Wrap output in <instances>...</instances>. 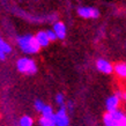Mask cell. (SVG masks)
Returning a JSON list of instances; mask_svg holds the SVG:
<instances>
[{"mask_svg": "<svg viewBox=\"0 0 126 126\" xmlns=\"http://www.w3.org/2000/svg\"><path fill=\"white\" fill-rule=\"evenodd\" d=\"M17 44H19L20 49L27 54L37 53L39 49H41V46L38 45L36 38L31 35H24V36L17 37Z\"/></svg>", "mask_w": 126, "mask_h": 126, "instance_id": "6da1fadb", "label": "cell"}, {"mask_svg": "<svg viewBox=\"0 0 126 126\" xmlns=\"http://www.w3.org/2000/svg\"><path fill=\"white\" fill-rule=\"evenodd\" d=\"M16 68L19 69V72L28 75H32L37 72V66L35 61L29 58H20L16 63Z\"/></svg>", "mask_w": 126, "mask_h": 126, "instance_id": "7a4b0ae2", "label": "cell"}, {"mask_svg": "<svg viewBox=\"0 0 126 126\" xmlns=\"http://www.w3.org/2000/svg\"><path fill=\"white\" fill-rule=\"evenodd\" d=\"M56 126H69V117L67 115L66 107H60L53 116Z\"/></svg>", "mask_w": 126, "mask_h": 126, "instance_id": "3957f363", "label": "cell"}, {"mask_svg": "<svg viewBox=\"0 0 126 126\" xmlns=\"http://www.w3.org/2000/svg\"><path fill=\"white\" fill-rule=\"evenodd\" d=\"M124 95H122L120 93H117L115 95H111L108 97L107 102H105V108H107L108 112H112V111L117 110L120 104V99Z\"/></svg>", "mask_w": 126, "mask_h": 126, "instance_id": "277c9868", "label": "cell"}, {"mask_svg": "<svg viewBox=\"0 0 126 126\" xmlns=\"http://www.w3.org/2000/svg\"><path fill=\"white\" fill-rule=\"evenodd\" d=\"M78 14L83 19H97L99 16V11L95 7H79Z\"/></svg>", "mask_w": 126, "mask_h": 126, "instance_id": "5b68a950", "label": "cell"}, {"mask_svg": "<svg viewBox=\"0 0 126 126\" xmlns=\"http://www.w3.org/2000/svg\"><path fill=\"white\" fill-rule=\"evenodd\" d=\"M96 66H97V69L99 72L104 73V74H110L113 72V66L105 59H98L96 63Z\"/></svg>", "mask_w": 126, "mask_h": 126, "instance_id": "8992f818", "label": "cell"}, {"mask_svg": "<svg viewBox=\"0 0 126 126\" xmlns=\"http://www.w3.org/2000/svg\"><path fill=\"white\" fill-rule=\"evenodd\" d=\"M53 32L56 34L57 38L64 39L66 37V26L63 22L53 23Z\"/></svg>", "mask_w": 126, "mask_h": 126, "instance_id": "52a82bcc", "label": "cell"}, {"mask_svg": "<svg viewBox=\"0 0 126 126\" xmlns=\"http://www.w3.org/2000/svg\"><path fill=\"white\" fill-rule=\"evenodd\" d=\"M11 52H12L11 45L0 37V60H5L6 56L8 53H11Z\"/></svg>", "mask_w": 126, "mask_h": 126, "instance_id": "ba28073f", "label": "cell"}, {"mask_svg": "<svg viewBox=\"0 0 126 126\" xmlns=\"http://www.w3.org/2000/svg\"><path fill=\"white\" fill-rule=\"evenodd\" d=\"M35 38H36V41H37V43H38V45L41 46V47H45V46L49 45V43H50V39H49V37H47V35H46L45 31H39V32H37Z\"/></svg>", "mask_w": 126, "mask_h": 126, "instance_id": "9c48e42d", "label": "cell"}, {"mask_svg": "<svg viewBox=\"0 0 126 126\" xmlns=\"http://www.w3.org/2000/svg\"><path fill=\"white\" fill-rule=\"evenodd\" d=\"M113 71L117 73V75L120 78H126V64L124 63H118L113 67Z\"/></svg>", "mask_w": 126, "mask_h": 126, "instance_id": "30bf717a", "label": "cell"}, {"mask_svg": "<svg viewBox=\"0 0 126 126\" xmlns=\"http://www.w3.org/2000/svg\"><path fill=\"white\" fill-rule=\"evenodd\" d=\"M108 113L111 116V118L113 119V120H116L117 123H120L123 119L126 117V115L124 113V111L119 110V109H117V110H115V111H112V112H108Z\"/></svg>", "mask_w": 126, "mask_h": 126, "instance_id": "8fae6325", "label": "cell"}, {"mask_svg": "<svg viewBox=\"0 0 126 126\" xmlns=\"http://www.w3.org/2000/svg\"><path fill=\"white\" fill-rule=\"evenodd\" d=\"M19 125L20 126H32L34 125V120L29 116H23V117L20 118Z\"/></svg>", "mask_w": 126, "mask_h": 126, "instance_id": "7c38bea8", "label": "cell"}, {"mask_svg": "<svg viewBox=\"0 0 126 126\" xmlns=\"http://www.w3.org/2000/svg\"><path fill=\"white\" fill-rule=\"evenodd\" d=\"M41 113H42V117H46V118H51V117L54 116L52 107H51V105H47V104H45V107H44V109L42 110Z\"/></svg>", "mask_w": 126, "mask_h": 126, "instance_id": "4fadbf2b", "label": "cell"}, {"mask_svg": "<svg viewBox=\"0 0 126 126\" xmlns=\"http://www.w3.org/2000/svg\"><path fill=\"white\" fill-rule=\"evenodd\" d=\"M103 123H104V125L105 126H119V123H117L116 120H113L109 113H105V115H104Z\"/></svg>", "mask_w": 126, "mask_h": 126, "instance_id": "5bb4252c", "label": "cell"}, {"mask_svg": "<svg viewBox=\"0 0 126 126\" xmlns=\"http://www.w3.org/2000/svg\"><path fill=\"white\" fill-rule=\"evenodd\" d=\"M38 123H39V125H41V126H56L53 117H51V118L42 117V118H39Z\"/></svg>", "mask_w": 126, "mask_h": 126, "instance_id": "9a60e30c", "label": "cell"}, {"mask_svg": "<svg viewBox=\"0 0 126 126\" xmlns=\"http://www.w3.org/2000/svg\"><path fill=\"white\" fill-rule=\"evenodd\" d=\"M34 107H35V109H36V111L42 112V110L44 109V107H45V103H44L43 101H41V99H36L34 103Z\"/></svg>", "mask_w": 126, "mask_h": 126, "instance_id": "2e32d148", "label": "cell"}, {"mask_svg": "<svg viewBox=\"0 0 126 126\" xmlns=\"http://www.w3.org/2000/svg\"><path fill=\"white\" fill-rule=\"evenodd\" d=\"M56 103L59 105V108L65 105V97H64L63 94H57L56 95Z\"/></svg>", "mask_w": 126, "mask_h": 126, "instance_id": "e0dca14e", "label": "cell"}, {"mask_svg": "<svg viewBox=\"0 0 126 126\" xmlns=\"http://www.w3.org/2000/svg\"><path fill=\"white\" fill-rule=\"evenodd\" d=\"M45 32H46V35H47V37H49L50 42H53V41L57 39V36H56V34L53 32V30H46Z\"/></svg>", "mask_w": 126, "mask_h": 126, "instance_id": "ac0fdd59", "label": "cell"}, {"mask_svg": "<svg viewBox=\"0 0 126 126\" xmlns=\"http://www.w3.org/2000/svg\"><path fill=\"white\" fill-rule=\"evenodd\" d=\"M65 107H66L67 112H73V108H74V105H73L72 102H68L67 104H65Z\"/></svg>", "mask_w": 126, "mask_h": 126, "instance_id": "d6986e66", "label": "cell"}, {"mask_svg": "<svg viewBox=\"0 0 126 126\" xmlns=\"http://www.w3.org/2000/svg\"><path fill=\"white\" fill-rule=\"evenodd\" d=\"M119 126H126V117L124 119H123L122 122L119 123Z\"/></svg>", "mask_w": 126, "mask_h": 126, "instance_id": "ffe728a7", "label": "cell"}, {"mask_svg": "<svg viewBox=\"0 0 126 126\" xmlns=\"http://www.w3.org/2000/svg\"><path fill=\"white\" fill-rule=\"evenodd\" d=\"M123 98H124V99H125V101H126V93H125V94H124V96H123Z\"/></svg>", "mask_w": 126, "mask_h": 126, "instance_id": "44dd1931", "label": "cell"}]
</instances>
